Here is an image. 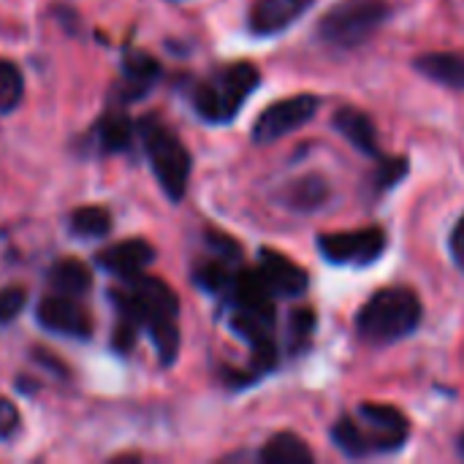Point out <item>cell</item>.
Listing matches in <instances>:
<instances>
[{
  "label": "cell",
  "instance_id": "obj_15",
  "mask_svg": "<svg viewBox=\"0 0 464 464\" xmlns=\"http://www.w3.org/2000/svg\"><path fill=\"white\" fill-rule=\"evenodd\" d=\"M413 68L430 82H438L449 90H464V54L427 52V54L416 57Z\"/></svg>",
  "mask_w": 464,
  "mask_h": 464
},
{
  "label": "cell",
  "instance_id": "obj_5",
  "mask_svg": "<svg viewBox=\"0 0 464 464\" xmlns=\"http://www.w3.org/2000/svg\"><path fill=\"white\" fill-rule=\"evenodd\" d=\"M136 133L144 144V152L150 158V166H152L155 179L160 182L163 193L171 201H182V196L188 190L190 169H193L190 152L182 144V139L166 122H160L155 114L139 120Z\"/></svg>",
  "mask_w": 464,
  "mask_h": 464
},
{
  "label": "cell",
  "instance_id": "obj_13",
  "mask_svg": "<svg viewBox=\"0 0 464 464\" xmlns=\"http://www.w3.org/2000/svg\"><path fill=\"white\" fill-rule=\"evenodd\" d=\"M332 125H334V128L359 150V152H364V155H370V158H375V160L383 158L381 144H378V130H375L372 120H370L362 109H356V106H343V109H337Z\"/></svg>",
  "mask_w": 464,
  "mask_h": 464
},
{
  "label": "cell",
  "instance_id": "obj_19",
  "mask_svg": "<svg viewBox=\"0 0 464 464\" xmlns=\"http://www.w3.org/2000/svg\"><path fill=\"white\" fill-rule=\"evenodd\" d=\"M258 459L264 464H310L313 451L307 449V443L302 438H296L291 432H280L272 440H266Z\"/></svg>",
  "mask_w": 464,
  "mask_h": 464
},
{
  "label": "cell",
  "instance_id": "obj_12",
  "mask_svg": "<svg viewBox=\"0 0 464 464\" xmlns=\"http://www.w3.org/2000/svg\"><path fill=\"white\" fill-rule=\"evenodd\" d=\"M315 0H256L250 8V30L256 35H277L302 19Z\"/></svg>",
  "mask_w": 464,
  "mask_h": 464
},
{
  "label": "cell",
  "instance_id": "obj_14",
  "mask_svg": "<svg viewBox=\"0 0 464 464\" xmlns=\"http://www.w3.org/2000/svg\"><path fill=\"white\" fill-rule=\"evenodd\" d=\"M160 79V65L150 54L130 52L122 60V82H120V98L122 101H139L144 98L155 82Z\"/></svg>",
  "mask_w": 464,
  "mask_h": 464
},
{
  "label": "cell",
  "instance_id": "obj_10",
  "mask_svg": "<svg viewBox=\"0 0 464 464\" xmlns=\"http://www.w3.org/2000/svg\"><path fill=\"white\" fill-rule=\"evenodd\" d=\"M258 275L266 285V291L275 296V299H291V296H302L310 285V277L307 272L294 264L291 258H285L283 253L277 250H269L264 247L258 253Z\"/></svg>",
  "mask_w": 464,
  "mask_h": 464
},
{
  "label": "cell",
  "instance_id": "obj_1",
  "mask_svg": "<svg viewBox=\"0 0 464 464\" xmlns=\"http://www.w3.org/2000/svg\"><path fill=\"white\" fill-rule=\"evenodd\" d=\"M114 310H117V326H114V348L130 351L139 332L147 329L155 351L160 356V364H174L179 353V299L177 294L158 277L139 275L133 280H125L122 288H114L111 294Z\"/></svg>",
  "mask_w": 464,
  "mask_h": 464
},
{
  "label": "cell",
  "instance_id": "obj_27",
  "mask_svg": "<svg viewBox=\"0 0 464 464\" xmlns=\"http://www.w3.org/2000/svg\"><path fill=\"white\" fill-rule=\"evenodd\" d=\"M459 451H462V457H464V435L459 438Z\"/></svg>",
  "mask_w": 464,
  "mask_h": 464
},
{
  "label": "cell",
  "instance_id": "obj_21",
  "mask_svg": "<svg viewBox=\"0 0 464 464\" xmlns=\"http://www.w3.org/2000/svg\"><path fill=\"white\" fill-rule=\"evenodd\" d=\"M315 324H318L315 310L302 307V310H294L291 313V318H288V351L294 356H299L302 351L310 348L313 334H315Z\"/></svg>",
  "mask_w": 464,
  "mask_h": 464
},
{
  "label": "cell",
  "instance_id": "obj_4",
  "mask_svg": "<svg viewBox=\"0 0 464 464\" xmlns=\"http://www.w3.org/2000/svg\"><path fill=\"white\" fill-rule=\"evenodd\" d=\"M261 84V73L253 63H234L198 82L193 90V109L207 122H231L247 98Z\"/></svg>",
  "mask_w": 464,
  "mask_h": 464
},
{
  "label": "cell",
  "instance_id": "obj_2",
  "mask_svg": "<svg viewBox=\"0 0 464 464\" xmlns=\"http://www.w3.org/2000/svg\"><path fill=\"white\" fill-rule=\"evenodd\" d=\"M408 435H411L408 419L397 408L375 405V402L359 405L353 416H343L332 427L334 446L351 459L394 454L408 443Z\"/></svg>",
  "mask_w": 464,
  "mask_h": 464
},
{
  "label": "cell",
  "instance_id": "obj_7",
  "mask_svg": "<svg viewBox=\"0 0 464 464\" xmlns=\"http://www.w3.org/2000/svg\"><path fill=\"white\" fill-rule=\"evenodd\" d=\"M321 109V98L313 92H302V95H291L283 101H275L272 106H266L256 125H253V141L256 144H272L294 130H299L302 125H307Z\"/></svg>",
  "mask_w": 464,
  "mask_h": 464
},
{
  "label": "cell",
  "instance_id": "obj_23",
  "mask_svg": "<svg viewBox=\"0 0 464 464\" xmlns=\"http://www.w3.org/2000/svg\"><path fill=\"white\" fill-rule=\"evenodd\" d=\"M408 158H381L378 160V171H375V188L383 193V190H389V188H394L397 182H402V177L408 174Z\"/></svg>",
  "mask_w": 464,
  "mask_h": 464
},
{
  "label": "cell",
  "instance_id": "obj_9",
  "mask_svg": "<svg viewBox=\"0 0 464 464\" xmlns=\"http://www.w3.org/2000/svg\"><path fill=\"white\" fill-rule=\"evenodd\" d=\"M38 324L54 334H65L76 340H90L92 334L90 313L76 302V296H65V294L46 296L38 304Z\"/></svg>",
  "mask_w": 464,
  "mask_h": 464
},
{
  "label": "cell",
  "instance_id": "obj_3",
  "mask_svg": "<svg viewBox=\"0 0 464 464\" xmlns=\"http://www.w3.org/2000/svg\"><path fill=\"white\" fill-rule=\"evenodd\" d=\"M424 318L421 302L408 288H383L356 315V334L370 345H392L411 337Z\"/></svg>",
  "mask_w": 464,
  "mask_h": 464
},
{
  "label": "cell",
  "instance_id": "obj_11",
  "mask_svg": "<svg viewBox=\"0 0 464 464\" xmlns=\"http://www.w3.org/2000/svg\"><path fill=\"white\" fill-rule=\"evenodd\" d=\"M152 261H155V247L144 239H125V242H117V245H111L95 256V264L103 272L120 277L122 283L144 275V269Z\"/></svg>",
  "mask_w": 464,
  "mask_h": 464
},
{
  "label": "cell",
  "instance_id": "obj_20",
  "mask_svg": "<svg viewBox=\"0 0 464 464\" xmlns=\"http://www.w3.org/2000/svg\"><path fill=\"white\" fill-rule=\"evenodd\" d=\"M68 228L79 239H101L111 228V215L103 207H79L71 212Z\"/></svg>",
  "mask_w": 464,
  "mask_h": 464
},
{
  "label": "cell",
  "instance_id": "obj_22",
  "mask_svg": "<svg viewBox=\"0 0 464 464\" xmlns=\"http://www.w3.org/2000/svg\"><path fill=\"white\" fill-rule=\"evenodd\" d=\"M24 92L22 71L11 60H0V114H8L19 106Z\"/></svg>",
  "mask_w": 464,
  "mask_h": 464
},
{
  "label": "cell",
  "instance_id": "obj_25",
  "mask_svg": "<svg viewBox=\"0 0 464 464\" xmlns=\"http://www.w3.org/2000/svg\"><path fill=\"white\" fill-rule=\"evenodd\" d=\"M19 421H22V419H19L16 405L0 394V440L14 438V435H16V430H19Z\"/></svg>",
  "mask_w": 464,
  "mask_h": 464
},
{
  "label": "cell",
  "instance_id": "obj_16",
  "mask_svg": "<svg viewBox=\"0 0 464 464\" xmlns=\"http://www.w3.org/2000/svg\"><path fill=\"white\" fill-rule=\"evenodd\" d=\"M133 130L136 125L122 111H106L95 122L90 141L98 147V152H125L133 144Z\"/></svg>",
  "mask_w": 464,
  "mask_h": 464
},
{
  "label": "cell",
  "instance_id": "obj_24",
  "mask_svg": "<svg viewBox=\"0 0 464 464\" xmlns=\"http://www.w3.org/2000/svg\"><path fill=\"white\" fill-rule=\"evenodd\" d=\"M27 302V294L22 285H8L0 291V324H11Z\"/></svg>",
  "mask_w": 464,
  "mask_h": 464
},
{
  "label": "cell",
  "instance_id": "obj_6",
  "mask_svg": "<svg viewBox=\"0 0 464 464\" xmlns=\"http://www.w3.org/2000/svg\"><path fill=\"white\" fill-rule=\"evenodd\" d=\"M386 0H343L332 5L318 22V38L334 49H353L372 38L389 19Z\"/></svg>",
  "mask_w": 464,
  "mask_h": 464
},
{
  "label": "cell",
  "instance_id": "obj_8",
  "mask_svg": "<svg viewBox=\"0 0 464 464\" xmlns=\"http://www.w3.org/2000/svg\"><path fill=\"white\" fill-rule=\"evenodd\" d=\"M318 250L329 264L337 266H370L386 250V231L372 226L345 234H321Z\"/></svg>",
  "mask_w": 464,
  "mask_h": 464
},
{
  "label": "cell",
  "instance_id": "obj_17",
  "mask_svg": "<svg viewBox=\"0 0 464 464\" xmlns=\"http://www.w3.org/2000/svg\"><path fill=\"white\" fill-rule=\"evenodd\" d=\"M326 198H329V185L318 174H307V177L291 179L280 190V204L288 207V209H296V212H313Z\"/></svg>",
  "mask_w": 464,
  "mask_h": 464
},
{
  "label": "cell",
  "instance_id": "obj_26",
  "mask_svg": "<svg viewBox=\"0 0 464 464\" xmlns=\"http://www.w3.org/2000/svg\"><path fill=\"white\" fill-rule=\"evenodd\" d=\"M449 253H451V261L457 264V269L464 275V215L457 220V226L449 237Z\"/></svg>",
  "mask_w": 464,
  "mask_h": 464
},
{
  "label": "cell",
  "instance_id": "obj_18",
  "mask_svg": "<svg viewBox=\"0 0 464 464\" xmlns=\"http://www.w3.org/2000/svg\"><path fill=\"white\" fill-rule=\"evenodd\" d=\"M49 285L52 291L57 294H65V296H82L90 291L92 285V272L76 261V258H63L57 261L52 269H49Z\"/></svg>",
  "mask_w": 464,
  "mask_h": 464
}]
</instances>
